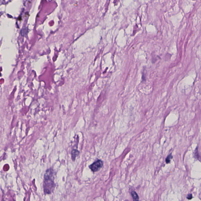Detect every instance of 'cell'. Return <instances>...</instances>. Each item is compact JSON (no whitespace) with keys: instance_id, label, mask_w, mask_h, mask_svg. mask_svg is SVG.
I'll list each match as a JSON object with an SVG mask.
<instances>
[{"instance_id":"6da1fadb","label":"cell","mask_w":201,"mask_h":201,"mask_svg":"<svg viewBox=\"0 0 201 201\" xmlns=\"http://www.w3.org/2000/svg\"><path fill=\"white\" fill-rule=\"evenodd\" d=\"M44 191L46 194H50L53 191L55 184L53 179V171L51 169L46 171L44 177Z\"/></svg>"},{"instance_id":"7a4b0ae2","label":"cell","mask_w":201,"mask_h":201,"mask_svg":"<svg viewBox=\"0 0 201 201\" xmlns=\"http://www.w3.org/2000/svg\"><path fill=\"white\" fill-rule=\"evenodd\" d=\"M103 166V162L100 160H98L89 166L90 169L92 171L96 172L99 170Z\"/></svg>"},{"instance_id":"3957f363","label":"cell","mask_w":201,"mask_h":201,"mask_svg":"<svg viewBox=\"0 0 201 201\" xmlns=\"http://www.w3.org/2000/svg\"><path fill=\"white\" fill-rule=\"evenodd\" d=\"M79 152L78 150L76 149H73V151H71V159L73 161H75L76 159V157L79 155Z\"/></svg>"},{"instance_id":"277c9868","label":"cell","mask_w":201,"mask_h":201,"mask_svg":"<svg viewBox=\"0 0 201 201\" xmlns=\"http://www.w3.org/2000/svg\"><path fill=\"white\" fill-rule=\"evenodd\" d=\"M132 196L133 198V201H139V198L136 192L135 191L132 192Z\"/></svg>"},{"instance_id":"5b68a950","label":"cell","mask_w":201,"mask_h":201,"mask_svg":"<svg viewBox=\"0 0 201 201\" xmlns=\"http://www.w3.org/2000/svg\"><path fill=\"white\" fill-rule=\"evenodd\" d=\"M173 156H172V154H171L170 155H169L167 157L165 161L166 163L167 164L171 162V159L173 158Z\"/></svg>"},{"instance_id":"8992f818","label":"cell","mask_w":201,"mask_h":201,"mask_svg":"<svg viewBox=\"0 0 201 201\" xmlns=\"http://www.w3.org/2000/svg\"><path fill=\"white\" fill-rule=\"evenodd\" d=\"M192 198V195L191 194H188L187 197H186V198L188 200H191Z\"/></svg>"}]
</instances>
